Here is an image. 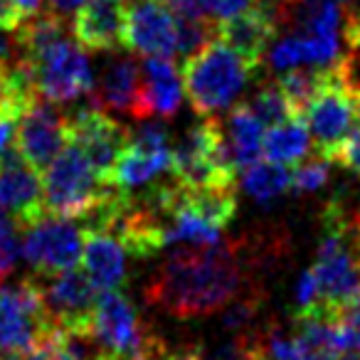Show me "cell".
Masks as SVG:
<instances>
[{
    "mask_svg": "<svg viewBox=\"0 0 360 360\" xmlns=\"http://www.w3.org/2000/svg\"><path fill=\"white\" fill-rule=\"evenodd\" d=\"M170 173L188 191L235 186L237 173L227 160L220 121L202 116L170 146Z\"/></svg>",
    "mask_w": 360,
    "mask_h": 360,
    "instance_id": "cell-4",
    "label": "cell"
},
{
    "mask_svg": "<svg viewBox=\"0 0 360 360\" xmlns=\"http://www.w3.org/2000/svg\"><path fill=\"white\" fill-rule=\"evenodd\" d=\"M255 67L220 37H212L200 52L183 62V86L191 106L200 116H215L230 109L245 89Z\"/></svg>",
    "mask_w": 360,
    "mask_h": 360,
    "instance_id": "cell-2",
    "label": "cell"
},
{
    "mask_svg": "<svg viewBox=\"0 0 360 360\" xmlns=\"http://www.w3.org/2000/svg\"><path fill=\"white\" fill-rule=\"evenodd\" d=\"M301 116L309 126L316 155L326 158L328 163H335L343 143L353 134V96L340 79L338 62L328 67L326 82Z\"/></svg>",
    "mask_w": 360,
    "mask_h": 360,
    "instance_id": "cell-8",
    "label": "cell"
},
{
    "mask_svg": "<svg viewBox=\"0 0 360 360\" xmlns=\"http://www.w3.org/2000/svg\"><path fill=\"white\" fill-rule=\"evenodd\" d=\"M355 225H358V235H360V212H358V217H355Z\"/></svg>",
    "mask_w": 360,
    "mask_h": 360,
    "instance_id": "cell-40",
    "label": "cell"
},
{
    "mask_svg": "<svg viewBox=\"0 0 360 360\" xmlns=\"http://www.w3.org/2000/svg\"><path fill=\"white\" fill-rule=\"evenodd\" d=\"M212 37H217V22L212 18H175V52L183 62L200 52Z\"/></svg>",
    "mask_w": 360,
    "mask_h": 360,
    "instance_id": "cell-25",
    "label": "cell"
},
{
    "mask_svg": "<svg viewBox=\"0 0 360 360\" xmlns=\"http://www.w3.org/2000/svg\"><path fill=\"white\" fill-rule=\"evenodd\" d=\"M296 304H299V309H309V306L319 304V284H316V276L311 269L301 274L299 286H296Z\"/></svg>",
    "mask_w": 360,
    "mask_h": 360,
    "instance_id": "cell-34",
    "label": "cell"
},
{
    "mask_svg": "<svg viewBox=\"0 0 360 360\" xmlns=\"http://www.w3.org/2000/svg\"><path fill=\"white\" fill-rule=\"evenodd\" d=\"M91 333L109 360H139L155 338L124 289L99 291Z\"/></svg>",
    "mask_w": 360,
    "mask_h": 360,
    "instance_id": "cell-6",
    "label": "cell"
},
{
    "mask_svg": "<svg viewBox=\"0 0 360 360\" xmlns=\"http://www.w3.org/2000/svg\"><path fill=\"white\" fill-rule=\"evenodd\" d=\"M18 222L8 210L0 207V281L6 279L18 264L20 240H18Z\"/></svg>",
    "mask_w": 360,
    "mask_h": 360,
    "instance_id": "cell-29",
    "label": "cell"
},
{
    "mask_svg": "<svg viewBox=\"0 0 360 360\" xmlns=\"http://www.w3.org/2000/svg\"><path fill=\"white\" fill-rule=\"evenodd\" d=\"M40 175L45 212L50 215L79 220V217L91 215L111 193V186L101 183L84 150L72 141Z\"/></svg>",
    "mask_w": 360,
    "mask_h": 360,
    "instance_id": "cell-3",
    "label": "cell"
},
{
    "mask_svg": "<svg viewBox=\"0 0 360 360\" xmlns=\"http://www.w3.org/2000/svg\"><path fill=\"white\" fill-rule=\"evenodd\" d=\"M84 3L86 0H45L47 11L55 13V15H60V18H65V20L77 11V8L84 6Z\"/></svg>",
    "mask_w": 360,
    "mask_h": 360,
    "instance_id": "cell-37",
    "label": "cell"
},
{
    "mask_svg": "<svg viewBox=\"0 0 360 360\" xmlns=\"http://www.w3.org/2000/svg\"><path fill=\"white\" fill-rule=\"evenodd\" d=\"M67 129H70V141L84 150L94 173L99 175L101 183L109 186L116 158L129 141V129H124L109 111L99 109L94 101L72 111L67 116Z\"/></svg>",
    "mask_w": 360,
    "mask_h": 360,
    "instance_id": "cell-11",
    "label": "cell"
},
{
    "mask_svg": "<svg viewBox=\"0 0 360 360\" xmlns=\"http://www.w3.org/2000/svg\"><path fill=\"white\" fill-rule=\"evenodd\" d=\"M37 276V284L42 291L47 316L55 328L65 330H89L94 319V306L99 291L94 289L84 271L67 269L57 274Z\"/></svg>",
    "mask_w": 360,
    "mask_h": 360,
    "instance_id": "cell-12",
    "label": "cell"
},
{
    "mask_svg": "<svg viewBox=\"0 0 360 360\" xmlns=\"http://www.w3.org/2000/svg\"><path fill=\"white\" fill-rule=\"evenodd\" d=\"M345 42H348V55L338 60V72L345 89L353 94L360 91V13L350 15L345 27Z\"/></svg>",
    "mask_w": 360,
    "mask_h": 360,
    "instance_id": "cell-27",
    "label": "cell"
},
{
    "mask_svg": "<svg viewBox=\"0 0 360 360\" xmlns=\"http://www.w3.org/2000/svg\"><path fill=\"white\" fill-rule=\"evenodd\" d=\"M25 230L27 232L25 240H22V257L27 259L35 274H57V271L75 269L79 264L84 230L72 217L45 212Z\"/></svg>",
    "mask_w": 360,
    "mask_h": 360,
    "instance_id": "cell-9",
    "label": "cell"
},
{
    "mask_svg": "<svg viewBox=\"0 0 360 360\" xmlns=\"http://www.w3.org/2000/svg\"><path fill=\"white\" fill-rule=\"evenodd\" d=\"M124 47L141 57L175 55V15L163 0H129L126 3Z\"/></svg>",
    "mask_w": 360,
    "mask_h": 360,
    "instance_id": "cell-14",
    "label": "cell"
},
{
    "mask_svg": "<svg viewBox=\"0 0 360 360\" xmlns=\"http://www.w3.org/2000/svg\"><path fill=\"white\" fill-rule=\"evenodd\" d=\"M84 245H82V269L86 279L94 284L96 291H114L124 289L129 279L126 266V250L111 232L101 227L84 225Z\"/></svg>",
    "mask_w": 360,
    "mask_h": 360,
    "instance_id": "cell-18",
    "label": "cell"
},
{
    "mask_svg": "<svg viewBox=\"0 0 360 360\" xmlns=\"http://www.w3.org/2000/svg\"><path fill=\"white\" fill-rule=\"evenodd\" d=\"M70 143L67 116L55 109V104L37 96L15 121V150L35 170H45Z\"/></svg>",
    "mask_w": 360,
    "mask_h": 360,
    "instance_id": "cell-13",
    "label": "cell"
},
{
    "mask_svg": "<svg viewBox=\"0 0 360 360\" xmlns=\"http://www.w3.org/2000/svg\"><path fill=\"white\" fill-rule=\"evenodd\" d=\"M0 207L22 227L45 215L40 170L32 168L15 148L0 158Z\"/></svg>",
    "mask_w": 360,
    "mask_h": 360,
    "instance_id": "cell-15",
    "label": "cell"
},
{
    "mask_svg": "<svg viewBox=\"0 0 360 360\" xmlns=\"http://www.w3.org/2000/svg\"><path fill=\"white\" fill-rule=\"evenodd\" d=\"M52 338H55V330H52ZM52 360H75V358H72L70 353H65V350L55 343V358H52Z\"/></svg>",
    "mask_w": 360,
    "mask_h": 360,
    "instance_id": "cell-39",
    "label": "cell"
},
{
    "mask_svg": "<svg viewBox=\"0 0 360 360\" xmlns=\"http://www.w3.org/2000/svg\"><path fill=\"white\" fill-rule=\"evenodd\" d=\"M311 136L304 116L294 114L281 124H274L264 131L262 139V155L281 165H296L309 155Z\"/></svg>",
    "mask_w": 360,
    "mask_h": 360,
    "instance_id": "cell-22",
    "label": "cell"
},
{
    "mask_svg": "<svg viewBox=\"0 0 360 360\" xmlns=\"http://www.w3.org/2000/svg\"><path fill=\"white\" fill-rule=\"evenodd\" d=\"M116 3H129V0H116Z\"/></svg>",
    "mask_w": 360,
    "mask_h": 360,
    "instance_id": "cell-42",
    "label": "cell"
},
{
    "mask_svg": "<svg viewBox=\"0 0 360 360\" xmlns=\"http://www.w3.org/2000/svg\"><path fill=\"white\" fill-rule=\"evenodd\" d=\"M27 62L32 67L37 96L55 106L89 96L94 89L89 57L75 37H62Z\"/></svg>",
    "mask_w": 360,
    "mask_h": 360,
    "instance_id": "cell-5",
    "label": "cell"
},
{
    "mask_svg": "<svg viewBox=\"0 0 360 360\" xmlns=\"http://www.w3.org/2000/svg\"><path fill=\"white\" fill-rule=\"evenodd\" d=\"M52 328L37 276L0 289V358H20Z\"/></svg>",
    "mask_w": 360,
    "mask_h": 360,
    "instance_id": "cell-7",
    "label": "cell"
},
{
    "mask_svg": "<svg viewBox=\"0 0 360 360\" xmlns=\"http://www.w3.org/2000/svg\"><path fill=\"white\" fill-rule=\"evenodd\" d=\"M279 32V25L259 8L230 18L225 22H217V37L237 50L255 70L262 67V57L266 55V47Z\"/></svg>",
    "mask_w": 360,
    "mask_h": 360,
    "instance_id": "cell-20",
    "label": "cell"
},
{
    "mask_svg": "<svg viewBox=\"0 0 360 360\" xmlns=\"http://www.w3.org/2000/svg\"><path fill=\"white\" fill-rule=\"evenodd\" d=\"M143 86H141V119L163 116L170 119L183 104V75L170 57H146L141 62Z\"/></svg>",
    "mask_w": 360,
    "mask_h": 360,
    "instance_id": "cell-19",
    "label": "cell"
},
{
    "mask_svg": "<svg viewBox=\"0 0 360 360\" xmlns=\"http://www.w3.org/2000/svg\"><path fill=\"white\" fill-rule=\"evenodd\" d=\"M141 86L143 72L139 60L129 55H114L104 62L99 82H94L89 96L99 109L141 119Z\"/></svg>",
    "mask_w": 360,
    "mask_h": 360,
    "instance_id": "cell-16",
    "label": "cell"
},
{
    "mask_svg": "<svg viewBox=\"0 0 360 360\" xmlns=\"http://www.w3.org/2000/svg\"><path fill=\"white\" fill-rule=\"evenodd\" d=\"M259 0H212V20L215 22H225L230 18H237L242 13L257 8Z\"/></svg>",
    "mask_w": 360,
    "mask_h": 360,
    "instance_id": "cell-31",
    "label": "cell"
},
{
    "mask_svg": "<svg viewBox=\"0 0 360 360\" xmlns=\"http://www.w3.org/2000/svg\"><path fill=\"white\" fill-rule=\"evenodd\" d=\"M328 67H314V65H301L291 67L284 75L276 79L281 94L286 96L291 111L294 114H304V109L309 106V101L314 99V94L321 89V84L326 82Z\"/></svg>",
    "mask_w": 360,
    "mask_h": 360,
    "instance_id": "cell-24",
    "label": "cell"
},
{
    "mask_svg": "<svg viewBox=\"0 0 360 360\" xmlns=\"http://www.w3.org/2000/svg\"><path fill=\"white\" fill-rule=\"evenodd\" d=\"M15 22L11 20L3 8H0V65H6V62L13 60V52H15Z\"/></svg>",
    "mask_w": 360,
    "mask_h": 360,
    "instance_id": "cell-33",
    "label": "cell"
},
{
    "mask_svg": "<svg viewBox=\"0 0 360 360\" xmlns=\"http://www.w3.org/2000/svg\"><path fill=\"white\" fill-rule=\"evenodd\" d=\"M0 360H18V358H0Z\"/></svg>",
    "mask_w": 360,
    "mask_h": 360,
    "instance_id": "cell-41",
    "label": "cell"
},
{
    "mask_svg": "<svg viewBox=\"0 0 360 360\" xmlns=\"http://www.w3.org/2000/svg\"><path fill=\"white\" fill-rule=\"evenodd\" d=\"M328 183V160L314 155L311 160H301L291 168V191L299 195L316 193Z\"/></svg>",
    "mask_w": 360,
    "mask_h": 360,
    "instance_id": "cell-28",
    "label": "cell"
},
{
    "mask_svg": "<svg viewBox=\"0 0 360 360\" xmlns=\"http://www.w3.org/2000/svg\"><path fill=\"white\" fill-rule=\"evenodd\" d=\"M165 170H170L168 129L158 121H146L139 129L129 131V141L116 158L109 186H114L116 191L134 193L150 186Z\"/></svg>",
    "mask_w": 360,
    "mask_h": 360,
    "instance_id": "cell-10",
    "label": "cell"
},
{
    "mask_svg": "<svg viewBox=\"0 0 360 360\" xmlns=\"http://www.w3.org/2000/svg\"><path fill=\"white\" fill-rule=\"evenodd\" d=\"M0 6L6 8L8 15L20 25L22 20H27V18H32L35 13L42 11L45 0H0Z\"/></svg>",
    "mask_w": 360,
    "mask_h": 360,
    "instance_id": "cell-32",
    "label": "cell"
},
{
    "mask_svg": "<svg viewBox=\"0 0 360 360\" xmlns=\"http://www.w3.org/2000/svg\"><path fill=\"white\" fill-rule=\"evenodd\" d=\"M15 121L11 116H0V158L15 148Z\"/></svg>",
    "mask_w": 360,
    "mask_h": 360,
    "instance_id": "cell-36",
    "label": "cell"
},
{
    "mask_svg": "<svg viewBox=\"0 0 360 360\" xmlns=\"http://www.w3.org/2000/svg\"><path fill=\"white\" fill-rule=\"evenodd\" d=\"M353 129L360 134V91H353Z\"/></svg>",
    "mask_w": 360,
    "mask_h": 360,
    "instance_id": "cell-38",
    "label": "cell"
},
{
    "mask_svg": "<svg viewBox=\"0 0 360 360\" xmlns=\"http://www.w3.org/2000/svg\"><path fill=\"white\" fill-rule=\"evenodd\" d=\"M35 99H27V96L18 94L11 86V79H8L6 65H0V116H11V119H18L27 106Z\"/></svg>",
    "mask_w": 360,
    "mask_h": 360,
    "instance_id": "cell-30",
    "label": "cell"
},
{
    "mask_svg": "<svg viewBox=\"0 0 360 360\" xmlns=\"http://www.w3.org/2000/svg\"><path fill=\"white\" fill-rule=\"evenodd\" d=\"M242 191L257 202H271L286 191H291V170L289 165L274 160H255L242 170Z\"/></svg>",
    "mask_w": 360,
    "mask_h": 360,
    "instance_id": "cell-23",
    "label": "cell"
},
{
    "mask_svg": "<svg viewBox=\"0 0 360 360\" xmlns=\"http://www.w3.org/2000/svg\"><path fill=\"white\" fill-rule=\"evenodd\" d=\"M335 163H340L343 168H348L360 175V134L358 131H353V134L348 136V141H345L343 148H340Z\"/></svg>",
    "mask_w": 360,
    "mask_h": 360,
    "instance_id": "cell-35",
    "label": "cell"
},
{
    "mask_svg": "<svg viewBox=\"0 0 360 360\" xmlns=\"http://www.w3.org/2000/svg\"><path fill=\"white\" fill-rule=\"evenodd\" d=\"M266 126L252 114L247 104H237L230 109L225 126H222V141H225V153L232 170L237 175L262 158V139H264Z\"/></svg>",
    "mask_w": 360,
    "mask_h": 360,
    "instance_id": "cell-21",
    "label": "cell"
},
{
    "mask_svg": "<svg viewBox=\"0 0 360 360\" xmlns=\"http://www.w3.org/2000/svg\"><path fill=\"white\" fill-rule=\"evenodd\" d=\"M245 104L250 106L252 114H255L266 129L274 124H281V121H286L289 116H294L289 101H286V96L281 94L276 82H264V84L252 94V99L245 101Z\"/></svg>",
    "mask_w": 360,
    "mask_h": 360,
    "instance_id": "cell-26",
    "label": "cell"
},
{
    "mask_svg": "<svg viewBox=\"0 0 360 360\" xmlns=\"http://www.w3.org/2000/svg\"><path fill=\"white\" fill-rule=\"evenodd\" d=\"M252 286V250L245 242L186 245L153 271L146 301L175 319H205Z\"/></svg>",
    "mask_w": 360,
    "mask_h": 360,
    "instance_id": "cell-1",
    "label": "cell"
},
{
    "mask_svg": "<svg viewBox=\"0 0 360 360\" xmlns=\"http://www.w3.org/2000/svg\"><path fill=\"white\" fill-rule=\"evenodd\" d=\"M70 27L84 50L116 52L124 47V6L116 0H86L72 13Z\"/></svg>",
    "mask_w": 360,
    "mask_h": 360,
    "instance_id": "cell-17",
    "label": "cell"
}]
</instances>
